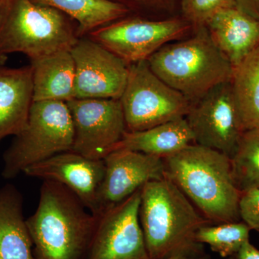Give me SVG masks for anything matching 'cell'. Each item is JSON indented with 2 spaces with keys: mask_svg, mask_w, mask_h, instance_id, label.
Returning a JSON list of instances; mask_svg holds the SVG:
<instances>
[{
  "mask_svg": "<svg viewBox=\"0 0 259 259\" xmlns=\"http://www.w3.org/2000/svg\"><path fill=\"white\" fill-rule=\"evenodd\" d=\"M165 176L212 224L241 221L242 192L233 180L231 158L196 144L163 158Z\"/></svg>",
  "mask_w": 259,
  "mask_h": 259,
  "instance_id": "obj_1",
  "label": "cell"
},
{
  "mask_svg": "<svg viewBox=\"0 0 259 259\" xmlns=\"http://www.w3.org/2000/svg\"><path fill=\"white\" fill-rule=\"evenodd\" d=\"M98 217L65 186L44 180L26 219L35 259H87Z\"/></svg>",
  "mask_w": 259,
  "mask_h": 259,
  "instance_id": "obj_2",
  "label": "cell"
},
{
  "mask_svg": "<svg viewBox=\"0 0 259 259\" xmlns=\"http://www.w3.org/2000/svg\"><path fill=\"white\" fill-rule=\"evenodd\" d=\"M139 220L150 258L204 253L196 234L201 227L212 223L168 177L143 186Z\"/></svg>",
  "mask_w": 259,
  "mask_h": 259,
  "instance_id": "obj_3",
  "label": "cell"
},
{
  "mask_svg": "<svg viewBox=\"0 0 259 259\" xmlns=\"http://www.w3.org/2000/svg\"><path fill=\"white\" fill-rule=\"evenodd\" d=\"M195 28L190 38L166 44L147 60L156 76L191 102L231 81L233 71L205 25Z\"/></svg>",
  "mask_w": 259,
  "mask_h": 259,
  "instance_id": "obj_4",
  "label": "cell"
},
{
  "mask_svg": "<svg viewBox=\"0 0 259 259\" xmlns=\"http://www.w3.org/2000/svg\"><path fill=\"white\" fill-rule=\"evenodd\" d=\"M0 56L20 53L30 61L71 51L80 38L65 14L32 0L0 2Z\"/></svg>",
  "mask_w": 259,
  "mask_h": 259,
  "instance_id": "obj_5",
  "label": "cell"
},
{
  "mask_svg": "<svg viewBox=\"0 0 259 259\" xmlns=\"http://www.w3.org/2000/svg\"><path fill=\"white\" fill-rule=\"evenodd\" d=\"M74 129L66 102H32L28 120L3 154L2 175L15 178L28 167L72 150Z\"/></svg>",
  "mask_w": 259,
  "mask_h": 259,
  "instance_id": "obj_6",
  "label": "cell"
},
{
  "mask_svg": "<svg viewBox=\"0 0 259 259\" xmlns=\"http://www.w3.org/2000/svg\"><path fill=\"white\" fill-rule=\"evenodd\" d=\"M120 100L129 132L185 117L191 106L190 100L153 72L147 61L130 64L128 79Z\"/></svg>",
  "mask_w": 259,
  "mask_h": 259,
  "instance_id": "obj_7",
  "label": "cell"
},
{
  "mask_svg": "<svg viewBox=\"0 0 259 259\" xmlns=\"http://www.w3.org/2000/svg\"><path fill=\"white\" fill-rule=\"evenodd\" d=\"M192 25L185 19H128L90 32L89 38L133 64L147 61L156 51L187 33Z\"/></svg>",
  "mask_w": 259,
  "mask_h": 259,
  "instance_id": "obj_8",
  "label": "cell"
},
{
  "mask_svg": "<svg viewBox=\"0 0 259 259\" xmlns=\"http://www.w3.org/2000/svg\"><path fill=\"white\" fill-rule=\"evenodd\" d=\"M66 104L74 129L71 151L85 157L103 159L127 131L120 100L73 99Z\"/></svg>",
  "mask_w": 259,
  "mask_h": 259,
  "instance_id": "obj_9",
  "label": "cell"
},
{
  "mask_svg": "<svg viewBox=\"0 0 259 259\" xmlns=\"http://www.w3.org/2000/svg\"><path fill=\"white\" fill-rule=\"evenodd\" d=\"M185 118L193 134L194 144L233 157L243 132L230 81L217 85L191 102Z\"/></svg>",
  "mask_w": 259,
  "mask_h": 259,
  "instance_id": "obj_10",
  "label": "cell"
},
{
  "mask_svg": "<svg viewBox=\"0 0 259 259\" xmlns=\"http://www.w3.org/2000/svg\"><path fill=\"white\" fill-rule=\"evenodd\" d=\"M141 188L97 216L87 259H151L139 220Z\"/></svg>",
  "mask_w": 259,
  "mask_h": 259,
  "instance_id": "obj_11",
  "label": "cell"
},
{
  "mask_svg": "<svg viewBox=\"0 0 259 259\" xmlns=\"http://www.w3.org/2000/svg\"><path fill=\"white\" fill-rule=\"evenodd\" d=\"M75 64L74 99L120 100L130 65L90 38H79L71 50Z\"/></svg>",
  "mask_w": 259,
  "mask_h": 259,
  "instance_id": "obj_12",
  "label": "cell"
},
{
  "mask_svg": "<svg viewBox=\"0 0 259 259\" xmlns=\"http://www.w3.org/2000/svg\"><path fill=\"white\" fill-rule=\"evenodd\" d=\"M103 160L105 173L97 193L96 216L125 200L150 181L165 177L163 158L157 156L117 149Z\"/></svg>",
  "mask_w": 259,
  "mask_h": 259,
  "instance_id": "obj_13",
  "label": "cell"
},
{
  "mask_svg": "<svg viewBox=\"0 0 259 259\" xmlns=\"http://www.w3.org/2000/svg\"><path fill=\"white\" fill-rule=\"evenodd\" d=\"M23 173L65 186L94 214L97 193L105 176V164L103 159H93L69 151L35 163Z\"/></svg>",
  "mask_w": 259,
  "mask_h": 259,
  "instance_id": "obj_14",
  "label": "cell"
},
{
  "mask_svg": "<svg viewBox=\"0 0 259 259\" xmlns=\"http://www.w3.org/2000/svg\"><path fill=\"white\" fill-rule=\"evenodd\" d=\"M213 41L233 67L259 46V21L236 7L218 12L205 25Z\"/></svg>",
  "mask_w": 259,
  "mask_h": 259,
  "instance_id": "obj_15",
  "label": "cell"
},
{
  "mask_svg": "<svg viewBox=\"0 0 259 259\" xmlns=\"http://www.w3.org/2000/svg\"><path fill=\"white\" fill-rule=\"evenodd\" d=\"M32 102L31 66L18 69L0 66V141L21 132Z\"/></svg>",
  "mask_w": 259,
  "mask_h": 259,
  "instance_id": "obj_16",
  "label": "cell"
},
{
  "mask_svg": "<svg viewBox=\"0 0 259 259\" xmlns=\"http://www.w3.org/2000/svg\"><path fill=\"white\" fill-rule=\"evenodd\" d=\"M32 100L62 101L74 99L75 64L71 51H60L31 61Z\"/></svg>",
  "mask_w": 259,
  "mask_h": 259,
  "instance_id": "obj_17",
  "label": "cell"
},
{
  "mask_svg": "<svg viewBox=\"0 0 259 259\" xmlns=\"http://www.w3.org/2000/svg\"><path fill=\"white\" fill-rule=\"evenodd\" d=\"M0 259H35L23 196L10 184L0 189Z\"/></svg>",
  "mask_w": 259,
  "mask_h": 259,
  "instance_id": "obj_18",
  "label": "cell"
},
{
  "mask_svg": "<svg viewBox=\"0 0 259 259\" xmlns=\"http://www.w3.org/2000/svg\"><path fill=\"white\" fill-rule=\"evenodd\" d=\"M192 144L193 134L182 117L142 131H126L112 151L127 149L164 158Z\"/></svg>",
  "mask_w": 259,
  "mask_h": 259,
  "instance_id": "obj_19",
  "label": "cell"
},
{
  "mask_svg": "<svg viewBox=\"0 0 259 259\" xmlns=\"http://www.w3.org/2000/svg\"><path fill=\"white\" fill-rule=\"evenodd\" d=\"M230 83L242 131L259 128V46L233 67Z\"/></svg>",
  "mask_w": 259,
  "mask_h": 259,
  "instance_id": "obj_20",
  "label": "cell"
},
{
  "mask_svg": "<svg viewBox=\"0 0 259 259\" xmlns=\"http://www.w3.org/2000/svg\"><path fill=\"white\" fill-rule=\"evenodd\" d=\"M69 15L78 24L79 37L109 25L128 13L125 5L112 0H32Z\"/></svg>",
  "mask_w": 259,
  "mask_h": 259,
  "instance_id": "obj_21",
  "label": "cell"
},
{
  "mask_svg": "<svg viewBox=\"0 0 259 259\" xmlns=\"http://www.w3.org/2000/svg\"><path fill=\"white\" fill-rule=\"evenodd\" d=\"M231 159L232 175L238 190L259 188V128L243 133Z\"/></svg>",
  "mask_w": 259,
  "mask_h": 259,
  "instance_id": "obj_22",
  "label": "cell"
},
{
  "mask_svg": "<svg viewBox=\"0 0 259 259\" xmlns=\"http://www.w3.org/2000/svg\"><path fill=\"white\" fill-rule=\"evenodd\" d=\"M249 227L243 221L208 224L201 227L196 234V241L207 244L222 258L235 254L242 245L249 241Z\"/></svg>",
  "mask_w": 259,
  "mask_h": 259,
  "instance_id": "obj_23",
  "label": "cell"
},
{
  "mask_svg": "<svg viewBox=\"0 0 259 259\" xmlns=\"http://www.w3.org/2000/svg\"><path fill=\"white\" fill-rule=\"evenodd\" d=\"M236 7L235 0H182L183 18L192 27L205 25L207 21L221 10Z\"/></svg>",
  "mask_w": 259,
  "mask_h": 259,
  "instance_id": "obj_24",
  "label": "cell"
},
{
  "mask_svg": "<svg viewBox=\"0 0 259 259\" xmlns=\"http://www.w3.org/2000/svg\"><path fill=\"white\" fill-rule=\"evenodd\" d=\"M240 218L251 231L259 233V188L242 192L239 201Z\"/></svg>",
  "mask_w": 259,
  "mask_h": 259,
  "instance_id": "obj_25",
  "label": "cell"
},
{
  "mask_svg": "<svg viewBox=\"0 0 259 259\" xmlns=\"http://www.w3.org/2000/svg\"><path fill=\"white\" fill-rule=\"evenodd\" d=\"M236 8L259 21V0H235Z\"/></svg>",
  "mask_w": 259,
  "mask_h": 259,
  "instance_id": "obj_26",
  "label": "cell"
},
{
  "mask_svg": "<svg viewBox=\"0 0 259 259\" xmlns=\"http://www.w3.org/2000/svg\"><path fill=\"white\" fill-rule=\"evenodd\" d=\"M226 259H259V250L250 243L249 240L235 254Z\"/></svg>",
  "mask_w": 259,
  "mask_h": 259,
  "instance_id": "obj_27",
  "label": "cell"
},
{
  "mask_svg": "<svg viewBox=\"0 0 259 259\" xmlns=\"http://www.w3.org/2000/svg\"><path fill=\"white\" fill-rule=\"evenodd\" d=\"M167 259H209L205 253L199 255H177Z\"/></svg>",
  "mask_w": 259,
  "mask_h": 259,
  "instance_id": "obj_28",
  "label": "cell"
},
{
  "mask_svg": "<svg viewBox=\"0 0 259 259\" xmlns=\"http://www.w3.org/2000/svg\"><path fill=\"white\" fill-rule=\"evenodd\" d=\"M3 61V57H2V56H0V64H1V63Z\"/></svg>",
  "mask_w": 259,
  "mask_h": 259,
  "instance_id": "obj_29",
  "label": "cell"
},
{
  "mask_svg": "<svg viewBox=\"0 0 259 259\" xmlns=\"http://www.w3.org/2000/svg\"><path fill=\"white\" fill-rule=\"evenodd\" d=\"M143 1H156V0H143Z\"/></svg>",
  "mask_w": 259,
  "mask_h": 259,
  "instance_id": "obj_30",
  "label": "cell"
},
{
  "mask_svg": "<svg viewBox=\"0 0 259 259\" xmlns=\"http://www.w3.org/2000/svg\"><path fill=\"white\" fill-rule=\"evenodd\" d=\"M5 1V0H0V2Z\"/></svg>",
  "mask_w": 259,
  "mask_h": 259,
  "instance_id": "obj_31",
  "label": "cell"
}]
</instances>
